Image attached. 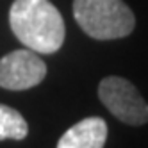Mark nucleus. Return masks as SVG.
I'll return each instance as SVG.
<instances>
[{"mask_svg":"<svg viewBox=\"0 0 148 148\" xmlns=\"http://www.w3.org/2000/svg\"><path fill=\"white\" fill-rule=\"evenodd\" d=\"M9 27L20 43L36 54H54L64 43V20L50 0H14Z\"/></svg>","mask_w":148,"mask_h":148,"instance_id":"1","label":"nucleus"},{"mask_svg":"<svg viewBox=\"0 0 148 148\" xmlns=\"http://www.w3.org/2000/svg\"><path fill=\"white\" fill-rule=\"evenodd\" d=\"M73 16L93 39H120L136 27V18L123 0H73Z\"/></svg>","mask_w":148,"mask_h":148,"instance_id":"2","label":"nucleus"},{"mask_svg":"<svg viewBox=\"0 0 148 148\" xmlns=\"http://www.w3.org/2000/svg\"><path fill=\"white\" fill-rule=\"evenodd\" d=\"M98 98L112 116L127 125H145L148 121V103L134 84L123 77L102 79Z\"/></svg>","mask_w":148,"mask_h":148,"instance_id":"3","label":"nucleus"},{"mask_svg":"<svg viewBox=\"0 0 148 148\" xmlns=\"http://www.w3.org/2000/svg\"><path fill=\"white\" fill-rule=\"evenodd\" d=\"M47 77V64L36 52L20 48L0 59V88L25 91L38 86Z\"/></svg>","mask_w":148,"mask_h":148,"instance_id":"4","label":"nucleus"},{"mask_svg":"<svg viewBox=\"0 0 148 148\" xmlns=\"http://www.w3.org/2000/svg\"><path fill=\"white\" fill-rule=\"evenodd\" d=\"M107 123L98 116H89L71 125L57 141V148H103Z\"/></svg>","mask_w":148,"mask_h":148,"instance_id":"5","label":"nucleus"},{"mask_svg":"<svg viewBox=\"0 0 148 148\" xmlns=\"http://www.w3.org/2000/svg\"><path fill=\"white\" fill-rule=\"evenodd\" d=\"M29 134V123L23 114L14 107H9L5 103H0V141L14 139L22 141Z\"/></svg>","mask_w":148,"mask_h":148,"instance_id":"6","label":"nucleus"}]
</instances>
